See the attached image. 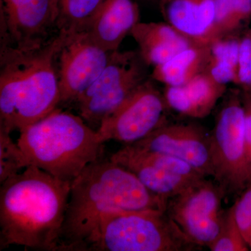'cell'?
<instances>
[{
    "label": "cell",
    "instance_id": "1",
    "mask_svg": "<svg viewBox=\"0 0 251 251\" xmlns=\"http://www.w3.org/2000/svg\"><path fill=\"white\" fill-rule=\"evenodd\" d=\"M70 181L29 165L0 188V249L58 251Z\"/></svg>",
    "mask_w": 251,
    "mask_h": 251
},
{
    "label": "cell",
    "instance_id": "2",
    "mask_svg": "<svg viewBox=\"0 0 251 251\" xmlns=\"http://www.w3.org/2000/svg\"><path fill=\"white\" fill-rule=\"evenodd\" d=\"M70 34L58 31L34 49L0 45V128L20 131L59 108L57 56Z\"/></svg>",
    "mask_w": 251,
    "mask_h": 251
},
{
    "label": "cell",
    "instance_id": "3",
    "mask_svg": "<svg viewBox=\"0 0 251 251\" xmlns=\"http://www.w3.org/2000/svg\"><path fill=\"white\" fill-rule=\"evenodd\" d=\"M167 204L128 170L99 158L72 181L58 251H78L106 211H166Z\"/></svg>",
    "mask_w": 251,
    "mask_h": 251
},
{
    "label": "cell",
    "instance_id": "4",
    "mask_svg": "<svg viewBox=\"0 0 251 251\" xmlns=\"http://www.w3.org/2000/svg\"><path fill=\"white\" fill-rule=\"evenodd\" d=\"M17 143L29 165L70 182L102 158L104 144L80 115L59 108L20 130Z\"/></svg>",
    "mask_w": 251,
    "mask_h": 251
},
{
    "label": "cell",
    "instance_id": "5",
    "mask_svg": "<svg viewBox=\"0 0 251 251\" xmlns=\"http://www.w3.org/2000/svg\"><path fill=\"white\" fill-rule=\"evenodd\" d=\"M162 211L110 210L77 251H184L197 248Z\"/></svg>",
    "mask_w": 251,
    "mask_h": 251
},
{
    "label": "cell",
    "instance_id": "6",
    "mask_svg": "<svg viewBox=\"0 0 251 251\" xmlns=\"http://www.w3.org/2000/svg\"><path fill=\"white\" fill-rule=\"evenodd\" d=\"M148 66L139 51H113L106 67L74 103L79 115L93 129L115 112L150 78Z\"/></svg>",
    "mask_w": 251,
    "mask_h": 251
},
{
    "label": "cell",
    "instance_id": "7",
    "mask_svg": "<svg viewBox=\"0 0 251 251\" xmlns=\"http://www.w3.org/2000/svg\"><path fill=\"white\" fill-rule=\"evenodd\" d=\"M245 109L231 99L220 111L209 135L214 181L224 196L239 192L251 181L245 148Z\"/></svg>",
    "mask_w": 251,
    "mask_h": 251
},
{
    "label": "cell",
    "instance_id": "8",
    "mask_svg": "<svg viewBox=\"0 0 251 251\" xmlns=\"http://www.w3.org/2000/svg\"><path fill=\"white\" fill-rule=\"evenodd\" d=\"M224 197L215 181L204 178L168 200L166 212L190 242L208 247L222 227Z\"/></svg>",
    "mask_w": 251,
    "mask_h": 251
},
{
    "label": "cell",
    "instance_id": "9",
    "mask_svg": "<svg viewBox=\"0 0 251 251\" xmlns=\"http://www.w3.org/2000/svg\"><path fill=\"white\" fill-rule=\"evenodd\" d=\"M148 79L123 103L104 119L97 131L103 143H136L166 124L164 94Z\"/></svg>",
    "mask_w": 251,
    "mask_h": 251
},
{
    "label": "cell",
    "instance_id": "10",
    "mask_svg": "<svg viewBox=\"0 0 251 251\" xmlns=\"http://www.w3.org/2000/svg\"><path fill=\"white\" fill-rule=\"evenodd\" d=\"M110 158L133 173L150 191L167 201L202 179L201 173L179 158L146 151L131 145H125Z\"/></svg>",
    "mask_w": 251,
    "mask_h": 251
},
{
    "label": "cell",
    "instance_id": "11",
    "mask_svg": "<svg viewBox=\"0 0 251 251\" xmlns=\"http://www.w3.org/2000/svg\"><path fill=\"white\" fill-rule=\"evenodd\" d=\"M56 0H0V45L37 49L57 32Z\"/></svg>",
    "mask_w": 251,
    "mask_h": 251
},
{
    "label": "cell",
    "instance_id": "12",
    "mask_svg": "<svg viewBox=\"0 0 251 251\" xmlns=\"http://www.w3.org/2000/svg\"><path fill=\"white\" fill-rule=\"evenodd\" d=\"M111 52L99 45L87 31L68 36L57 56L60 105L74 103L97 80Z\"/></svg>",
    "mask_w": 251,
    "mask_h": 251
},
{
    "label": "cell",
    "instance_id": "13",
    "mask_svg": "<svg viewBox=\"0 0 251 251\" xmlns=\"http://www.w3.org/2000/svg\"><path fill=\"white\" fill-rule=\"evenodd\" d=\"M135 148L179 158L204 176H214L209 135L193 124H166L136 143Z\"/></svg>",
    "mask_w": 251,
    "mask_h": 251
},
{
    "label": "cell",
    "instance_id": "14",
    "mask_svg": "<svg viewBox=\"0 0 251 251\" xmlns=\"http://www.w3.org/2000/svg\"><path fill=\"white\" fill-rule=\"evenodd\" d=\"M158 5L165 22L193 44L214 41L215 0H160Z\"/></svg>",
    "mask_w": 251,
    "mask_h": 251
},
{
    "label": "cell",
    "instance_id": "15",
    "mask_svg": "<svg viewBox=\"0 0 251 251\" xmlns=\"http://www.w3.org/2000/svg\"><path fill=\"white\" fill-rule=\"evenodd\" d=\"M226 90L227 85L203 72L184 85L166 86L163 94L168 108L184 116L202 119L214 110Z\"/></svg>",
    "mask_w": 251,
    "mask_h": 251
},
{
    "label": "cell",
    "instance_id": "16",
    "mask_svg": "<svg viewBox=\"0 0 251 251\" xmlns=\"http://www.w3.org/2000/svg\"><path fill=\"white\" fill-rule=\"evenodd\" d=\"M140 22L135 0H105L87 31L104 49L113 52Z\"/></svg>",
    "mask_w": 251,
    "mask_h": 251
},
{
    "label": "cell",
    "instance_id": "17",
    "mask_svg": "<svg viewBox=\"0 0 251 251\" xmlns=\"http://www.w3.org/2000/svg\"><path fill=\"white\" fill-rule=\"evenodd\" d=\"M148 67H155L194 45L186 36L164 23H138L130 31Z\"/></svg>",
    "mask_w": 251,
    "mask_h": 251
},
{
    "label": "cell",
    "instance_id": "18",
    "mask_svg": "<svg viewBox=\"0 0 251 251\" xmlns=\"http://www.w3.org/2000/svg\"><path fill=\"white\" fill-rule=\"evenodd\" d=\"M209 46L194 45L181 51L166 62L153 68L150 77L166 86H181L205 71Z\"/></svg>",
    "mask_w": 251,
    "mask_h": 251
},
{
    "label": "cell",
    "instance_id": "19",
    "mask_svg": "<svg viewBox=\"0 0 251 251\" xmlns=\"http://www.w3.org/2000/svg\"><path fill=\"white\" fill-rule=\"evenodd\" d=\"M240 40L225 36L209 44V59L204 72L222 85L238 83Z\"/></svg>",
    "mask_w": 251,
    "mask_h": 251
},
{
    "label": "cell",
    "instance_id": "20",
    "mask_svg": "<svg viewBox=\"0 0 251 251\" xmlns=\"http://www.w3.org/2000/svg\"><path fill=\"white\" fill-rule=\"evenodd\" d=\"M105 0H56L57 31H87Z\"/></svg>",
    "mask_w": 251,
    "mask_h": 251
},
{
    "label": "cell",
    "instance_id": "21",
    "mask_svg": "<svg viewBox=\"0 0 251 251\" xmlns=\"http://www.w3.org/2000/svg\"><path fill=\"white\" fill-rule=\"evenodd\" d=\"M251 17V0H215L214 40L232 36Z\"/></svg>",
    "mask_w": 251,
    "mask_h": 251
},
{
    "label": "cell",
    "instance_id": "22",
    "mask_svg": "<svg viewBox=\"0 0 251 251\" xmlns=\"http://www.w3.org/2000/svg\"><path fill=\"white\" fill-rule=\"evenodd\" d=\"M11 133L0 128V183L19 174L29 166L25 155L18 143L10 136Z\"/></svg>",
    "mask_w": 251,
    "mask_h": 251
},
{
    "label": "cell",
    "instance_id": "23",
    "mask_svg": "<svg viewBox=\"0 0 251 251\" xmlns=\"http://www.w3.org/2000/svg\"><path fill=\"white\" fill-rule=\"evenodd\" d=\"M211 251H249L250 248L238 227L233 207L225 211L222 227L216 239L208 247Z\"/></svg>",
    "mask_w": 251,
    "mask_h": 251
},
{
    "label": "cell",
    "instance_id": "24",
    "mask_svg": "<svg viewBox=\"0 0 251 251\" xmlns=\"http://www.w3.org/2000/svg\"><path fill=\"white\" fill-rule=\"evenodd\" d=\"M232 207L238 227L251 250V181Z\"/></svg>",
    "mask_w": 251,
    "mask_h": 251
},
{
    "label": "cell",
    "instance_id": "25",
    "mask_svg": "<svg viewBox=\"0 0 251 251\" xmlns=\"http://www.w3.org/2000/svg\"><path fill=\"white\" fill-rule=\"evenodd\" d=\"M238 84L251 85V36H246L240 40Z\"/></svg>",
    "mask_w": 251,
    "mask_h": 251
},
{
    "label": "cell",
    "instance_id": "26",
    "mask_svg": "<svg viewBox=\"0 0 251 251\" xmlns=\"http://www.w3.org/2000/svg\"><path fill=\"white\" fill-rule=\"evenodd\" d=\"M245 131H244V136H245V148L248 163H249V168H250L251 173V107L248 110H245Z\"/></svg>",
    "mask_w": 251,
    "mask_h": 251
},
{
    "label": "cell",
    "instance_id": "27",
    "mask_svg": "<svg viewBox=\"0 0 251 251\" xmlns=\"http://www.w3.org/2000/svg\"><path fill=\"white\" fill-rule=\"evenodd\" d=\"M140 1H147V2L158 3L160 0H140Z\"/></svg>",
    "mask_w": 251,
    "mask_h": 251
}]
</instances>
